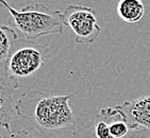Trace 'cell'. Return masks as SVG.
<instances>
[{
    "mask_svg": "<svg viewBox=\"0 0 150 138\" xmlns=\"http://www.w3.org/2000/svg\"><path fill=\"white\" fill-rule=\"evenodd\" d=\"M116 11L124 21L136 23L144 17L145 6L142 0H119Z\"/></svg>",
    "mask_w": 150,
    "mask_h": 138,
    "instance_id": "52a82bcc",
    "label": "cell"
},
{
    "mask_svg": "<svg viewBox=\"0 0 150 138\" xmlns=\"http://www.w3.org/2000/svg\"><path fill=\"white\" fill-rule=\"evenodd\" d=\"M131 123L150 130V95L141 96L119 105Z\"/></svg>",
    "mask_w": 150,
    "mask_h": 138,
    "instance_id": "8992f818",
    "label": "cell"
},
{
    "mask_svg": "<svg viewBox=\"0 0 150 138\" xmlns=\"http://www.w3.org/2000/svg\"><path fill=\"white\" fill-rule=\"evenodd\" d=\"M95 135L96 138H115L111 134L109 124L103 119L96 117L95 121Z\"/></svg>",
    "mask_w": 150,
    "mask_h": 138,
    "instance_id": "9c48e42d",
    "label": "cell"
},
{
    "mask_svg": "<svg viewBox=\"0 0 150 138\" xmlns=\"http://www.w3.org/2000/svg\"><path fill=\"white\" fill-rule=\"evenodd\" d=\"M49 58L48 44L18 38L12 48L6 66L11 75L15 78H27L38 71Z\"/></svg>",
    "mask_w": 150,
    "mask_h": 138,
    "instance_id": "3957f363",
    "label": "cell"
},
{
    "mask_svg": "<svg viewBox=\"0 0 150 138\" xmlns=\"http://www.w3.org/2000/svg\"><path fill=\"white\" fill-rule=\"evenodd\" d=\"M63 20L75 33L77 44H93L99 37L101 28L93 8L69 4L63 12Z\"/></svg>",
    "mask_w": 150,
    "mask_h": 138,
    "instance_id": "277c9868",
    "label": "cell"
},
{
    "mask_svg": "<svg viewBox=\"0 0 150 138\" xmlns=\"http://www.w3.org/2000/svg\"><path fill=\"white\" fill-rule=\"evenodd\" d=\"M8 10L11 14L8 23L19 30L29 42H38L46 35L63 33V13L49 9L42 2L28 4L19 11L12 6Z\"/></svg>",
    "mask_w": 150,
    "mask_h": 138,
    "instance_id": "7a4b0ae2",
    "label": "cell"
},
{
    "mask_svg": "<svg viewBox=\"0 0 150 138\" xmlns=\"http://www.w3.org/2000/svg\"><path fill=\"white\" fill-rule=\"evenodd\" d=\"M0 138H2V137H1V136H0Z\"/></svg>",
    "mask_w": 150,
    "mask_h": 138,
    "instance_id": "4fadbf2b",
    "label": "cell"
},
{
    "mask_svg": "<svg viewBox=\"0 0 150 138\" xmlns=\"http://www.w3.org/2000/svg\"><path fill=\"white\" fill-rule=\"evenodd\" d=\"M17 39V33L13 28L0 25V63L8 62L12 48Z\"/></svg>",
    "mask_w": 150,
    "mask_h": 138,
    "instance_id": "ba28073f",
    "label": "cell"
},
{
    "mask_svg": "<svg viewBox=\"0 0 150 138\" xmlns=\"http://www.w3.org/2000/svg\"><path fill=\"white\" fill-rule=\"evenodd\" d=\"M10 135H11V138H40V137H38V136L32 135L31 133L28 132L27 130L14 131V132H12Z\"/></svg>",
    "mask_w": 150,
    "mask_h": 138,
    "instance_id": "8fae6325",
    "label": "cell"
},
{
    "mask_svg": "<svg viewBox=\"0 0 150 138\" xmlns=\"http://www.w3.org/2000/svg\"><path fill=\"white\" fill-rule=\"evenodd\" d=\"M71 96H51L40 90H26L14 104L18 117L30 121L42 132L69 127L76 122L69 105Z\"/></svg>",
    "mask_w": 150,
    "mask_h": 138,
    "instance_id": "6da1fadb",
    "label": "cell"
},
{
    "mask_svg": "<svg viewBox=\"0 0 150 138\" xmlns=\"http://www.w3.org/2000/svg\"><path fill=\"white\" fill-rule=\"evenodd\" d=\"M18 79L10 75L6 63H0V129L11 134L12 98L18 88Z\"/></svg>",
    "mask_w": 150,
    "mask_h": 138,
    "instance_id": "5b68a950",
    "label": "cell"
},
{
    "mask_svg": "<svg viewBox=\"0 0 150 138\" xmlns=\"http://www.w3.org/2000/svg\"><path fill=\"white\" fill-rule=\"evenodd\" d=\"M9 6H10V4L8 3L6 0H0V9H1V8H6V9H8Z\"/></svg>",
    "mask_w": 150,
    "mask_h": 138,
    "instance_id": "7c38bea8",
    "label": "cell"
},
{
    "mask_svg": "<svg viewBox=\"0 0 150 138\" xmlns=\"http://www.w3.org/2000/svg\"><path fill=\"white\" fill-rule=\"evenodd\" d=\"M122 138H150V130L133 124L129 133Z\"/></svg>",
    "mask_w": 150,
    "mask_h": 138,
    "instance_id": "30bf717a",
    "label": "cell"
}]
</instances>
